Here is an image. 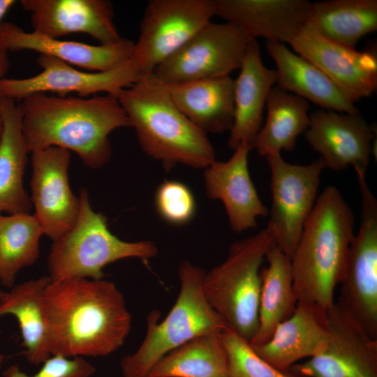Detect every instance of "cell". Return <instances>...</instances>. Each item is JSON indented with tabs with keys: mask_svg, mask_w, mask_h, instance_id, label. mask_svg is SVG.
I'll return each mask as SVG.
<instances>
[{
	"mask_svg": "<svg viewBox=\"0 0 377 377\" xmlns=\"http://www.w3.org/2000/svg\"><path fill=\"white\" fill-rule=\"evenodd\" d=\"M43 304L51 355L104 357L118 350L131 330L122 293L103 279L51 280Z\"/></svg>",
	"mask_w": 377,
	"mask_h": 377,
	"instance_id": "cell-1",
	"label": "cell"
},
{
	"mask_svg": "<svg viewBox=\"0 0 377 377\" xmlns=\"http://www.w3.org/2000/svg\"><path fill=\"white\" fill-rule=\"evenodd\" d=\"M20 104L29 152L61 147L75 152L93 169L111 158L109 135L131 126L118 98L110 94L80 97L36 93Z\"/></svg>",
	"mask_w": 377,
	"mask_h": 377,
	"instance_id": "cell-2",
	"label": "cell"
},
{
	"mask_svg": "<svg viewBox=\"0 0 377 377\" xmlns=\"http://www.w3.org/2000/svg\"><path fill=\"white\" fill-rule=\"evenodd\" d=\"M354 214L338 188L327 186L316 198L291 258L298 302L327 310L346 270L354 234Z\"/></svg>",
	"mask_w": 377,
	"mask_h": 377,
	"instance_id": "cell-3",
	"label": "cell"
},
{
	"mask_svg": "<svg viewBox=\"0 0 377 377\" xmlns=\"http://www.w3.org/2000/svg\"><path fill=\"white\" fill-rule=\"evenodd\" d=\"M118 100L142 150L165 170L177 164L205 169L216 160L207 133L183 114L165 84L151 74L124 89Z\"/></svg>",
	"mask_w": 377,
	"mask_h": 377,
	"instance_id": "cell-4",
	"label": "cell"
},
{
	"mask_svg": "<svg viewBox=\"0 0 377 377\" xmlns=\"http://www.w3.org/2000/svg\"><path fill=\"white\" fill-rule=\"evenodd\" d=\"M205 272L188 260L178 267L180 289L172 309L161 322L159 312L147 317L145 337L133 353L120 361L124 377H147L165 354L191 339L228 328L221 316L211 306L202 290Z\"/></svg>",
	"mask_w": 377,
	"mask_h": 377,
	"instance_id": "cell-5",
	"label": "cell"
},
{
	"mask_svg": "<svg viewBox=\"0 0 377 377\" xmlns=\"http://www.w3.org/2000/svg\"><path fill=\"white\" fill-rule=\"evenodd\" d=\"M275 244L266 227L232 244L226 258L205 272L202 290L211 306L228 328L250 341L258 327L260 267Z\"/></svg>",
	"mask_w": 377,
	"mask_h": 377,
	"instance_id": "cell-6",
	"label": "cell"
},
{
	"mask_svg": "<svg viewBox=\"0 0 377 377\" xmlns=\"http://www.w3.org/2000/svg\"><path fill=\"white\" fill-rule=\"evenodd\" d=\"M80 211L75 225L53 241L47 257L51 280L70 278L103 279V268L117 260H148L158 249L151 241H124L109 230L107 219L91 207L88 192L81 188Z\"/></svg>",
	"mask_w": 377,
	"mask_h": 377,
	"instance_id": "cell-7",
	"label": "cell"
},
{
	"mask_svg": "<svg viewBox=\"0 0 377 377\" xmlns=\"http://www.w3.org/2000/svg\"><path fill=\"white\" fill-rule=\"evenodd\" d=\"M252 40L230 22H208L151 74L165 84L229 75Z\"/></svg>",
	"mask_w": 377,
	"mask_h": 377,
	"instance_id": "cell-8",
	"label": "cell"
},
{
	"mask_svg": "<svg viewBox=\"0 0 377 377\" xmlns=\"http://www.w3.org/2000/svg\"><path fill=\"white\" fill-rule=\"evenodd\" d=\"M213 16V0L148 1L130 61L143 77L151 74Z\"/></svg>",
	"mask_w": 377,
	"mask_h": 377,
	"instance_id": "cell-9",
	"label": "cell"
},
{
	"mask_svg": "<svg viewBox=\"0 0 377 377\" xmlns=\"http://www.w3.org/2000/svg\"><path fill=\"white\" fill-rule=\"evenodd\" d=\"M265 158L272 177V207L267 227L276 246L291 260L314 207L325 165L320 157L308 165L289 163L281 154Z\"/></svg>",
	"mask_w": 377,
	"mask_h": 377,
	"instance_id": "cell-10",
	"label": "cell"
},
{
	"mask_svg": "<svg viewBox=\"0 0 377 377\" xmlns=\"http://www.w3.org/2000/svg\"><path fill=\"white\" fill-rule=\"evenodd\" d=\"M365 175L357 172L362 202L360 225L350 246L337 302L377 339V200Z\"/></svg>",
	"mask_w": 377,
	"mask_h": 377,
	"instance_id": "cell-11",
	"label": "cell"
},
{
	"mask_svg": "<svg viewBox=\"0 0 377 377\" xmlns=\"http://www.w3.org/2000/svg\"><path fill=\"white\" fill-rule=\"evenodd\" d=\"M324 349L289 370L303 377H377V339L339 302L326 311Z\"/></svg>",
	"mask_w": 377,
	"mask_h": 377,
	"instance_id": "cell-12",
	"label": "cell"
},
{
	"mask_svg": "<svg viewBox=\"0 0 377 377\" xmlns=\"http://www.w3.org/2000/svg\"><path fill=\"white\" fill-rule=\"evenodd\" d=\"M37 64L42 69L37 75L22 79H1L0 98L22 101L36 93L47 92L59 96L76 93L80 97L105 92L118 98L124 89L143 77L130 60L104 72L77 70L58 59L42 54Z\"/></svg>",
	"mask_w": 377,
	"mask_h": 377,
	"instance_id": "cell-13",
	"label": "cell"
},
{
	"mask_svg": "<svg viewBox=\"0 0 377 377\" xmlns=\"http://www.w3.org/2000/svg\"><path fill=\"white\" fill-rule=\"evenodd\" d=\"M295 52L323 71L354 103L377 87V57L333 42L308 22L290 43Z\"/></svg>",
	"mask_w": 377,
	"mask_h": 377,
	"instance_id": "cell-14",
	"label": "cell"
},
{
	"mask_svg": "<svg viewBox=\"0 0 377 377\" xmlns=\"http://www.w3.org/2000/svg\"><path fill=\"white\" fill-rule=\"evenodd\" d=\"M31 154L30 186L34 216L43 235L54 241L73 228L80 211L79 198L73 194L68 182L70 152L51 147Z\"/></svg>",
	"mask_w": 377,
	"mask_h": 377,
	"instance_id": "cell-15",
	"label": "cell"
},
{
	"mask_svg": "<svg viewBox=\"0 0 377 377\" xmlns=\"http://www.w3.org/2000/svg\"><path fill=\"white\" fill-rule=\"evenodd\" d=\"M304 133L311 147L320 154L325 168L339 171L353 165L366 172L369 165L374 127L359 113H341L323 109L309 115Z\"/></svg>",
	"mask_w": 377,
	"mask_h": 377,
	"instance_id": "cell-16",
	"label": "cell"
},
{
	"mask_svg": "<svg viewBox=\"0 0 377 377\" xmlns=\"http://www.w3.org/2000/svg\"><path fill=\"white\" fill-rule=\"evenodd\" d=\"M20 4L30 13L33 31L52 38L84 33L102 45L122 38L107 0H22Z\"/></svg>",
	"mask_w": 377,
	"mask_h": 377,
	"instance_id": "cell-17",
	"label": "cell"
},
{
	"mask_svg": "<svg viewBox=\"0 0 377 377\" xmlns=\"http://www.w3.org/2000/svg\"><path fill=\"white\" fill-rule=\"evenodd\" d=\"M251 149V145L240 144L228 161L216 160L204 173L207 196L223 202L230 228L237 233L256 228L257 218L269 215L249 175L248 157Z\"/></svg>",
	"mask_w": 377,
	"mask_h": 377,
	"instance_id": "cell-18",
	"label": "cell"
},
{
	"mask_svg": "<svg viewBox=\"0 0 377 377\" xmlns=\"http://www.w3.org/2000/svg\"><path fill=\"white\" fill-rule=\"evenodd\" d=\"M0 47L6 51L32 50L90 72H104L131 59L134 42L124 38L108 45H91L54 38L16 24H0Z\"/></svg>",
	"mask_w": 377,
	"mask_h": 377,
	"instance_id": "cell-19",
	"label": "cell"
},
{
	"mask_svg": "<svg viewBox=\"0 0 377 377\" xmlns=\"http://www.w3.org/2000/svg\"><path fill=\"white\" fill-rule=\"evenodd\" d=\"M310 6L306 0H213L214 15L251 38L289 44L309 22Z\"/></svg>",
	"mask_w": 377,
	"mask_h": 377,
	"instance_id": "cell-20",
	"label": "cell"
},
{
	"mask_svg": "<svg viewBox=\"0 0 377 377\" xmlns=\"http://www.w3.org/2000/svg\"><path fill=\"white\" fill-rule=\"evenodd\" d=\"M326 311L298 302L294 313L277 325L267 342L251 346L265 361L288 372L299 360L311 358L325 347L328 339Z\"/></svg>",
	"mask_w": 377,
	"mask_h": 377,
	"instance_id": "cell-21",
	"label": "cell"
},
{
	"mask_svg": "<svg viewBox=\"0 0 377 377\" xmlns=\"http://www.w3.org/2000/svg\"><path fill=\"white\" fill-rule=\"evenodd\" d=\"M239 69L235 80L234 121L228 140L233 150L244 142L252 145L262 127L268 94L277 80L276 71L263 64L256 39L249 42Z\"/></svg>",
	"mask_w": 377,
	"mask_h": 377,
	"instance_id": "cell-22",
	"label": "cell"
},
{
	"mask_svg": "<svg viewBox=\"0 0 377 377\" xmlns=\"http://www.w3.org/2000/svg\"><path fill=\"white\" fill-rule=\"evenodd\" d=\"M266 50L276 66V87L309 100L323 110L359 112L355 103L311 61L279 42L267 41Z\"/></svg>",
	"mask_w": 377,
	"mask_h": 377,
	"instance_id": "cell-23",
	"label": "cell"
},
{
	"mask_svg": "<svg viewBox=\"0 0 377 377\" xmlns=\"http://www.w3.org/2000/svg\"><path fill=\"white\" fill-rule=\"evenodd\" d=\"M165 86L178 109L202 131L222 133L230 131L235 114V80L231 77Z\"/></svg>",
	"mask_w": 377,
	"mask_h": 377,
	"instance_id": "cell-24",
	"label": "cell"
},
{
	"mask_svg": "<svg viewBox=\"0 0 377 377\" xmlns=\"http://www.w3.org/2000/svg\"><path fill=\"white\" fill-rule=\"evenodd\" d=\"M0 113V214L29 213L31 200L24 188L23 175L29 151L22 131L20 104L1 98Z\"/></svg>",
	"mask_w": 377,
	"mask_h": 377,
	"instance_id": "cell-25",
	"label": "cell"
},
{
	"mask_svg": "<svg viewBox=\"0 0 377 377\" xmlns=\"http://www.w3.org/2000/svg\"><path fill=\"white\" fill-rule=\"evenodd\" d=\"M50 281L49 276L31 279L15 284L0 297V318L10 314L17 319L22 354L29 363L36 365L51 356L43 304V293Z\"/></svg>",
	"mask_w": 377,
	"mask_h": 377,
	"instance_id": "cell-26",
	"label": "cell"
},
{
	"mask_svg": "<svg viewBox=\"0 0 377 377\" xmlns=\"http://www.w3.org/2000/svg\"><path fill=\"white\" fill-rule=\"evenodd\" d=\"M265 260L268 265L260 271L258 327L249 341L253 346L267 342L277 325L294 313L298 302L290 258L274 244Z\"/></svg>",
	"mask_w": 377,
	"mask_h": 377,
	"instance_id": "cell-27",
	"label": "cell"
},
{
	"mask_svg": "<svg viewBox=\"0 0 377 377\" xmlns=\"http://www.w3.org/2000/svg\"><path fill=\"white\" fill-rule=\"evenodd\" d=\"M267 117L256 136L252 149L261 156L295 149L298 136L310 124V105L303 98L273 87L268 94Z\"/></svg>",
	"mask_w": 377,
	"mask_h": 377,
	"instance_id": "cell-28",
	"label": "cell"
},
{
	"mask_svg": "<svg viewBox=\"0 0 377 377\" xmlns=\"http://www.w3.org/2000/svg\"><path fill=\"white\" fill-rule=\"evenodd\" d=\"M309 22L326 38L355 48L362 38L377 30V1L311 2Z\"/></svg>",
	"mask_w": 377,
	"mask_h": 377,
	"instance_id": "cell-29",
	"label": "cell"
},
{
	"mask_svg": "<svg viewBox=\"0 0 377 377\" xmlns=\"http://www.w3.org/2000/svg\"><path fill=\"white\" fill-rule=\"evenodd\" d=\"M221 333L196 337L172 350L147 377H228V358Z\"/></svg>",
	"mask_w": 377,
	"mask_h": 377,
	"instance_id": "cell-30",
	"label": "cell"
},
{
	"mask_svg": "<svg viewBox=\"0 0 377 377\" xmlns=\"http://www.w3.org/2000/svg\"><path fill=\"white\" fill-rule=\"evenodd\" d=\"M42 227L34 215L20 213L0 214V282L10 289L23 268L31 266L39 257Z\"/></svg>",
	"mask_w": 377,
	"mask_h": 377,
	"instance_id": "cell-31",
	"label": "cell"
},
{
	"mask_svg": "<svg viewBox=\"0 0 377 377\" xmlns=\"http://www.w3.org/2000/svg\"><path fill=\"white\" fill-rule=\"evenodd\" d=\"M228 358V377H303L274 368L258 356L249 341L230 328L221 333Z\"/></svg>",
	"mask_w": 377,
	"mask_h": 377,
	"instance_id": "cell-32",
	"label": "cell"
},
{
	"mask_svg": "<svg viewBox=\"0 0 377 377\" xmlns=\"http://www.w3.org/2000/svg\"><path fill=\"white\" fill-rule=\"evenodd\" d=\"M155 207L160 216L175 226L188 223L196 210L195 198L184 184L165 180L157 188L154 198Z\"/></svg>",
	"mask_w": 377,
	"mask_h": 377,
	"instance_id": "cell-33",
	"label": "cell"
},
{
	"mask_svg": "<svg viewBox=\"0 0 377 377\" xmlns=\"http://www.w3.org/2000/svg\"><path fill=\"white\" fill-rule=\"evenodd\" d=\"M41 368L34 374L22 371L17 364H13L3 372L4 377H91L96 368L84 357H65L51 355L42 363Z\"/></svg>",
	"mask_w": 377,
	"mask_h": 377,
	"instance_id": "cell-34",
	"label": "cell"
},
{
	"mask_svg": "<svg viewBox=\"0 0 377 377\" xmlns=\"http://www.w3.org/2000/svg\"><path fill=\"white\" fill-rule=\"evenodd\" d=\"M8 52V51L0 47V81L1 79L4 78V75L8 70L9 59ZM2 119L0 113V138L2 133Z\"/></svg>",
	"mask_w": 377,
	"mask_h": 377,
	"instance_id": "cell-35",
	"label": "cell"
},
{
	"mask_svg": "<svg viewBox=\"0 0 377 377\" xmlns=\"http://www.w3.org/2000/svg\"><path fill=\"white\" fill-rule=\"evenodd\" d=\"M14 0H0V24L6 13L15 3Z\"/></svg>",
	"mask_w": 377,
	"mask_h": 377,
	"instance_id": "cell-36",
	"label": "cell"
},
{
	"mask_svg": "<svg viewBox=\"0 0 377 377\" xmlns=\"http://www.w3.org/2000/svg\"><path fill=\"white\" fill-rule=\"evenodd\" d=\"M6 356L3 354H0V366L2 364L5 360Z\"/></svg>",
	"mask_w": 377,
	"mask_h": 377,
	"instance_id": "cell-37",
	"label": "cell"
},
{
	"mask_svg": "<svg viewBox=\"0 0 377 377\" xmlns=\"http://www.w3.org/2000/svg\"><path fill=\"white\" fill-rule=\"evenodd\" d=\"M3 293V291L0 290V297L2 295Z\"/></svg>",
	"mask_w": 377,
	"mask_h": 377,
	"instance_id": "cell-38",
	"label": "cell"
}]
</instances>
